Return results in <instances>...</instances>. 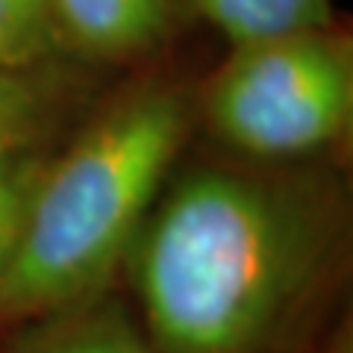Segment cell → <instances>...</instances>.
<instances>
[{
    "label": "cell",
    "instance_id": "6da1fadb",
    "mask_svg": "<svg viewBox=\"0 0 353 353\" xmlns=\"http://www.w3.org/2000/svg\"><path fill=\"white\" fill-rule=\"evenodd\" d=\"M341 245V206L312 176L197 168L141 227V333L159 353H292Z\"/></svg>",
    "mask_w": 353,
    "mask_h": 353
},
{
    "label": "cell",
    "instance_id": "7a4b0ae2",
    "mask_svg": "<svg viewBox=\"0 0 353 353\" xmlns=\"http://www.w3.org/2000/svg\"><path fill=\"white\" fill-rule=\"evenodd\" d=\"M189 132V101L145 85L97 115L44 162L15 256L0 280V318H36L106 294L124 268Z\"/></svg>",
    "mask_w": 353,
    "mask_h": 353
},
{
    "label": "cell",
    "instance_id": "3957f363",
    "mask_svg": "<svg viewBox=\"0 0 353 353\" xmlns=\"http://www.w3.org/2000/svg\"><path fill=\"white\" fill-rule=\"evenodd\" d=\"M353 57L327 30L239 44L206 92L215 136L253 159H297L350 127Z\"/></svg>",
    "mask_w": 353,
    "mask_h": 353
},
{
    "label": "cell",
    "instance_id": "277c9868",
    "mask_svg": "<svg viewBox=\"0 0 353 353\" xmlns=\"http://www.w3.org/2000/svg\"><path fill=\"white\" fill-rule=\"evenodd\" d=\"M57 41L92 59L148 53L171 24V0H50Z\"/></svg>",
    "mask_w": 353,
    "mask_h": 353
},
{
    "label": "cell",
    "instance_id": "5b68a950",
    "mask_svg": "<svg viewBox=\"0 0 353 353\" xmlns=\"http://www.w3.org/2000/svg\"><path fill=\"white\" fill-rule=\"evenodd\" d=\"M9 353H159L139 321L106 294L36 318Z\"/></svg>",
    "mask_w": 353,
    "mask_h": 353
},
{
    "label": "cell",
    "instance_id": "8992f818",
    "mask_svg": "<svg viewBox=\"0 0 353 353\" xmlns=\"http://www.w3.org/2000/svg\"><path fill=\"white\" fill-rule=\"evenodd\" d=\"M203 18L236 44L280 39L292 32L327 30L330 0H194Z\"/></svg>",
    "mask_w": 353,
    "mask_h": 353
},
{
    "label": "cell",
    "instance_id": "52a82bcc",
    "mask_svg": "<svg viewBox=\"0 0 353 353\" xmlns=\"http://www.w3.org/2000/svg\"><path fill=\"white\" fill-rule=\"evenodd\" d=\"M53 88L36 71L0 68V153L36 145L50 118Z\"/></svg>",
    "mask_w": 353,
    "mask_h": 353
},
{
    "label": "cell",
    "instance_id": "ba28073f",
    "mask_svg": "<svg viewBox=\"0 0 353 353\" xmlns=\"http://www.w3.org/2000/svg\"><path fill=\"white\" fill-rule=\"evenodd\" d=\"M53 44L50 0H0V68L30 71Z\"/></svg>",
    "mask_w": 353,
    "mask_h": 353
},
{
    "label": "cell",
    "instance_id": "9c48e42d",
    "mask_svg": "<svg viewBox=\"0 0 353 353\" xmlns=\"http://www.w3.org/2000/svg\"><path fill=\"white\" fill-rule=\"evenodd\" d=\"M48 157H41L36 145L0 153V280L15 256L21 230L27 221L30 197L44 171Z\"/></svg>",
    "mask_w": 353,
    "mask_h": 353
},
{
    "label": "cell",
    "instance_id": "30bf717a",
    "mask_svg": "<svg viewBox=\"0 0 353 353\" xmlns=\"http://www.w3.org/2000/svg\"><path fill=\"white\" fill-rule=\"evenodd\" d=\"M330 353H353V350H350V339H347V333H345V336H339V339L333 341Z\"/></svg>",
    "mask_w": 353,
    "mask_h": 353
}]
</instances>
